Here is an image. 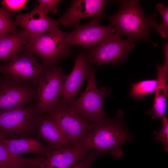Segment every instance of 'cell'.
I'll return each instance as SVG.
<instances>
[{"label": "cell", "mask_w": 168, "mask_h": 168, "mask_svg": "<svg viewBox=\"0 0 168 168\" xmlns=\"http://www.w3.org/2000/svg\"><path fill=\"white\" fill-rule=\"evenodd\" d=\"M124 113L120 109L115 117L96 123L94 129L79 145L89 150L94 149L102 154L109 153L116 159L122 156L123 145L133 139L123 122Z\"/></svg>", "instance_id": "obj_1"}, {"label": "cell", "mask_w": 168, "mask_h": 168, "mask_svg": "<svg viewBox=\"0 0 168 168\" xmlns=\"http://www.w3.org/2000/svg\"><path fill=\"white\" fill-rule=\"evenodd\" d=\"M156 16L146 17L138 0H121L118 12L108 18L116 32L135 42L149 40L150 32L157 25Z\"/></svg>", "instance_id": "obj_2"}, {"label": "cell", "mask_w": 168, "mask_h": 168, "mask_svg": "<svg viewBox=\"0 0 168 168\" xmlns=\"http://www.w3.org/2000/svg\"><path fill=\"white\" fill-rule=\"evenodd\" d=\"M96 72V68L92 67L85 90L78 98L67 105L85 119L95 123L106 117L104 103L111 92L109 87H97Z\"/></svg>", "instance_id": "obj_3"}, {"label": "cell", "mask_w": 168, "mask_h": 168, "mask_svg": "<svg viewBox=\"0 0 168 168\" xmlns=\"http://www.w3.org/2000/svg\"><path fill=\"white\" fill-rule=\"evenodd\" d=\"M20 50L35 54L47 67L72 54L71 46L64 40L63 32L59 29L42 34L33 41L23 45Z\"/></svg>", "instance_id": "obj_4"}, {"label": "cell", "mask_w": 168, "mask_h": 168, "mask_svg": "<svg viewBox=\"0 0 168 168\" xmlns=\"http://www.w3.org/2000/svg\"><path fill=\"white\" fill-rule=\"evenodd\" d=\"M40 117L30 107L0 110V134L7 139L28 137L37 129Z\"/></svg>", "instance_id": "obj_5"}, {"label": "cell", "mask_w": 168, "mask_h": 168, "mask_svg": "<svg viewBox=\"0 0 168 168\" xmlns=\"http://www.w3.org/2000/svg\"><path fill=\"white\" fill-rule=\"evenodd\" d=\"M135 46L134 42L123 40L120 34L116 32L106 37L95 47L85 52L89 63L100 66L119 64L128 57V53Z\"/></svg>", "instance_id": "obj_6"}, {"label": "cell", "mask_w": 168, "mask_h": 168, "mask_svg": "<svg viewBox=\"0 0 168 168\" xmlns=\"http://www.w3.org/2000/svg\"><path fill=\"white\" fill-rule=\"evenodd\" d=\"M47 113L64 132L72 147L79 145L96 125L95 123L85 119L67 105L59 103Z\"/></svg>", "instance_id": "obj_7"}, {"label": "cell", "mask_w": 168, "mask_h": 168, "mask_svg": "<svg viewBox=\"0 0 168 168\" xmlns=\"http://www.w3.org/2000/svg\"><path fill=\"white\" fill-rule=\"evenodd\" d=\"M49 68L39 63L34 55L24 52L0 65V72L16 82L38 85Z\"/></svg>", "instance_id": "obj_8"}, {"label": "cell", "mask_w": 168, "mask_h": 168, "mask_svg": "<svg viewBox=\"0 0 168 168\" xmlns=\"http://www.w3.org/2000/svg\"><path fill=\"white\" fill-rule=\"evenodd\" d=\"M68 75L60 67L52 66L48 68L36 89L38 100L34 109L38 115L47 113L59 104Z\"/></svg>", "instance_id": "obj_9"}, {"label": "cell", "mask_w": 168, "mask_h": 168, "mask_svg": "<svg viewBox=\"0 0 168 168\" xmlns=\"http://www.w3.org/2000/svg\"><path fill=\"white\" fill-rule=\"evenodd\" d=\"M75 28L72 31L63 32L64 40L70 46L78 45L84 49L95 47L116 31L111 25L103 26L99 20L94 18L88 23Z\"/></svg>", "instance_id": "obj_10"}, {"label": "cell", "mask_w": 168, "mask_h": 168, "mask_svg": "<svg viewBox=\"0 0 168 168\" xmlns=\"http://www.w3.org/2000/svg\"><path fill=\"white\" fill-rule=\"evenodd\" d=\"M110 2L105 0H75L64 14L58 20L64 26L80 25L82 19L92 17L99 20L105 16L104 10Z\"/></svg>", "instance_id": "obj_11"}, {"label": "cell", "mask_w": 168, "mask_h": 168, "mask_svg": "<svg viewBox=\"0 0 168 168\" xmlns=\"http://www.w3.org/2000/svg\"><path fill=\"white\" fill-rule=\"evenodd\" d=\"M37 96L36 90L9 80L0 84V110L27 106Z\"/></svg>", "instance_id": "obj_12"}, {"label": "cell", "mask_w": 168, "mask_h": 168, "mask_svg": "<svg viewBox=\"0 0 168 168\" xmlns=\"http://www.w3.org/2000/svg\"><path fill=\"white\" fill-rule=\"evenodd\" d=\"M92 68L86 60L85 52H79L72 70L64 81L59 104L68 105L75 100L83 83L89 77Z\"/></svg>", "instance_id": "obj_13"}, {"label": "cell", "mask_w": 168, "mask_h": 168, "mask_svg": "<svg viewBox=\"0 0 168 168\" xmlns=\"http://www.w3.org/2000/svg\"><path fill=\"white\" fill-rule=\"evenodd\" d=\"M15 26H20L27 34L32 42L42 34L59 29L58 20H53L47 15L44 14L34 8L26 14L15 16Z\"/></svg>", "instance_id": "obj_14"}, {"label": "cell", "mask_w": 168, "mask_h": 168, "mask_svg": "<svg viewBox=\"0 0 168 168\" xmlns=\"http://www.w3.org/2000/svg\"><path fill=\"white\" fill-rule=\"evenodd\" d=\"M90 151L80 145L60 150L52 149L38 168H70L84 158Z\"/></svg>", "instance_id": "obj_15"}, {"label": "cell", "mask_w": 168, "mask_h": 168, "mask_svg": "<svg viewBox=\"0 0 168 168\" xmlns=\"http://www.w3.org/2000/svg\"><path fill=\"white\" fill-rule=\"evenodd\" d=\"M37 130L40 137L53 150H60L72 147L64 132L47 115L39 118Z\"/></svg>", "instance_id": "obj_16"}, {"label": "cell", "mask_w": 168, "mask_h": 168, "mask_svg": "<svg viewBox=\"0 0 168 168\" xmlns=\"http://www.w3.org/2000/svg\"><path fill=\"white\" fill-rule=\"evenodd\" d=\"M2 143L12 154L19 155L26 153H33L38 157L44 158L52 149L39 140L29 137L9 139L0 137Z\"/></svg>", "instance_id": "obj_17"}, {"label": "cell", "mask_w": 168, "mask_h": 168, "mask_svg": "<svg viewBox=\"0 0 168 168\" xmlns=\"http://www.w3.org/2000/svg\"><path fill=\"white\" fill-rule=\"evenodd\" d=\"M30 41L26 33L22 30L15 31L0 40V61H11L18 55L22 46Z\"/></svg>", "instance_id": "obj_18"}, {"label": "cell", "mask_w": 168, "mask_h": 168, "mask_svg": "<svg viewBox=\"0 0 168 168\" xmlns=\"http://www.w3.org/2000/svg\"><path fill=\"white\" fill-rule=\"evenodd\" d=\"M42 161V158L37 156L25 158L12 154L0 142V168L18 166L29 168H38Z\"/></svg>", "instance_id": "obj_19"}, {"label": "cell", "mask_w": 168, "mask_h": 168, "mask_svg": "<svg viewBox=\"0 0 168 168\" xmlns=\"http://www.w3.org/2000/svg\"><path fill=\"white\" fill-rule=\"evenodd\" d=\"M155 94L152 107L148 112L153 119L166 116L168 97L167 83L159 82Z\"/></svg>", "instance_id": "obj_20"}, {"label": "cell", "mask_w": 168, "mask_h": 168, "mask_svg": "<svg viewBox=\"0 0 168 168\" xmlns=\"http://www.w3.org/2000/svg\"><path fill=\"white\" fill-rule=\"evenodd\" d=\"M159 81L157 78L132 83L129 95L134 99L142 100L147 95L155 93Z\"/></svg>", "instance_id": "obj_21"}, {"label": "cell", "mask_w": 168, "mask_h": 168, "mask_svg": "<svg viewBox=\"0 0 168 168\" xmlns=\"http://www.w3.org/2000/svg\"><path fill=\"white\" fill-rule=\"evenodd\" d=\"M13 14L0 8V33L10 34L15 31L16 26L11 18Z\"/></svg>", "instance_id": "obj_22"}, {"label": "cell", "mask_w": 168, "mask_h": 168, "mask_svg": "<svg viewBox=\"0 0 168 168\" xmlns=\"http://www.w3.org/2000/svg\"><path fill=\"white\" fill-rule=\"evenodd\" d=\"M156 7L162 18V22L157 24L156 28L161 36L166 39L168 36V7L160 2Z\"/></svg>", "instance_id": "obj_23"}, {"label": "cell", "mask_w": 168, "mask_h": 168, "mask_svg": "<svg viewBox=\"0 0 168 168\" xmlns=\"http://www.w3.org/2000/svg\"><path fill=\"white\" fill-rule=\"evenodd\" d=\"M38 5L34 9L44 14L47 15L49 12L56 14L58 12L57 7L61 1L60 0H39Z\"/></svg>", "instance_id": "obj_24"}, {"label": "cell", "mask_w": 168, "mask_h": 168, "mask_svg": "<svg viewBox=\"0 0 168 168\" xmlns=\"http://www.w3.org/2000/svg\"><path fill=\"white\" fill-rule=\"evenodd\" d=\"M162 127L158 132H154L155 139L159 141L166 152L168 150V120L166 116L162 118Z\"/></svg>", "instance_id": "obj_25"}, {"label": "cell", "mask_w": 168, "mask_h": 168, "mask_svg": "<svg viewBox=\"0 0 168 168\" xmlns=\"http://www.w3.org/2000/svg\"><path fill=\"white\" fill-rule=\"evenodd\" d=\"M102 154L96 150L90 151L84 158L70 168H91L93 162L98 156Z\"/></svg>", "instance_id": "obj_26"}, {"label": "cell", "mask_w": 168, "mask_h": 168, "mask_svg": "<svg viewBox=\"0 0 168 168\" xmlns=\"http://www.w3.org/2000/svg\"><path fill=\"white\" fill-rule=\"evenodd\" d=\"M27 2L26 0H4L1 4L2 8L13 14L14 12L23 9Z\"/></svg>", "instance_id": "obj_27"}, {"label": "cell", "mask_w": 168, "mask_h": 168, "mask_svg": "<svg viewBox=\"0 0 168 168\" xmlns=\"http://www.w3.org/2000/svg\"><path fill=\"white\" fill-rule=\"evenodd\" d=\"M1 168H29L27 167H25L22 166H9L7 167H4Z\"/></svg>", "instance_id": "obj_28"}, {"label": "cell", "mask_w": 168, "mask_h": 168, "mask_svg": "<svg viewBox=\"0 0 168 168\" xmlns=\"http://www.w3.org/2000/svg\"><path fill=\"white\" fill-rule=\"evenodd\" d=\"M10 34H6L0 33V40L3 37Z\"/></svg>", "instance_id": "obj_29"}, {"label": "cell", "mask_w": 168, "mask_h": 168, "mask_svg": "<svg viewBox=\"0 0 168 168\" xmlns=\"http://www.w3.org/2000/svg\"><path fill=\"white\" fill-rule=\"evenodd\" d=\"M4 137L2 135L0 134V137Z\"/></svg>", "instance_id": "obj_30"}, {"label": "cell", "mask_w": 168, "mask_h": 168, "mask_svg": "<svg viewBox=\"0 0 168 168\" xmlns=\"http://www.w3.org/2000/svg\"><path fill=\"white\" fill-rule=\"evenodd\" d=\"M1 82H2V81H1V79H0V83H1Z\"/></svg>", "instance_id": "obj_31"}]
</instances>
